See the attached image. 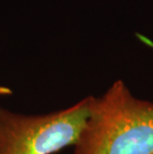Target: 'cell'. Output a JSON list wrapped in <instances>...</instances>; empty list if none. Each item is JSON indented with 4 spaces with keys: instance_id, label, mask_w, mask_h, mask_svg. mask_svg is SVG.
Masks as SVG:
<instances>
[{
    "instance_id": "1",
    "label": "cell",
    "mask_w": 153,
    "mask_h": 154,
    "mask_svg": "<svg viewBox=\"0 0 153 154\" xmlns=\"http://www.w3.org/2000/svg\"><path fill=\"white\" fill-rule=\"evenodd\" d=\"M74 154H153V103L135 99L122 81L92 97Z\"/></svg>"
},
{
    "instance_id": "2",
    "label": "cell",
    "mask_w": 153,
    "mask_h": 154,
    "mask_svg": "<svg viewBox=\"0 0 153 154\" xmlns=\"http://www.w3.org/2000/svg\"><path fill=\"white\" fill-rule=\"evenodd\" d=\"M92 97L66 109L24 114L0 106V154H54L74 145L89 117Z\"/></svg>"
}]
</instances>
